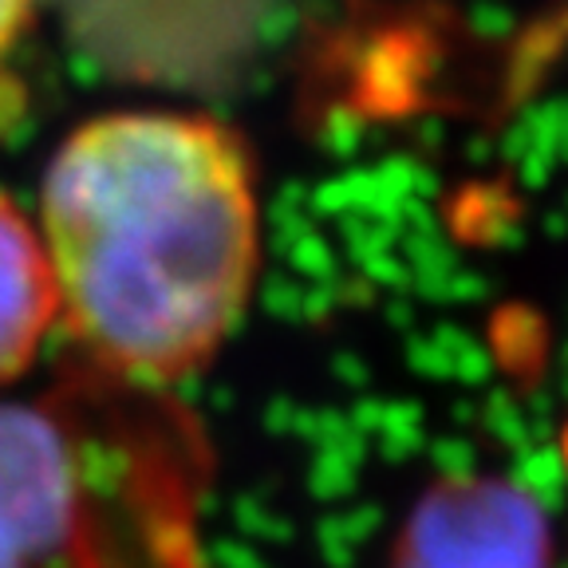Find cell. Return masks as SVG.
Here are the masks:
<instances>
[{
    "instance_id": "3",
    "label": "cell",
    "mask_w": 568,
    "mask_h": 568,
    "mask_svg": "<svg viewBox=\"0 0 568 568\" xmlns=\"http://www.w3.org/2000/svg\"><path fill=\"white\" fill-rule=\"evenodd\" d=\"M80 521V474L55 418L0 403V568H44Z\"/></svg>"
},
{
    "instance_id": "5",
    "label": "cell",
    "mask_w": 568,
    "mask_h": 568,
    "mask_svg": "<svg viewBox=\"0 0 568 568\" xmlns=\"http://www.w3.org/2000/svg\"><path fill=\"white\" fill-rule=\"evenodd\" d=\"M40 0H0V106L12 99L9 83V63L17 55L20 40H24L28 24H32V12Z\"/></svg>"
},
{
    "instance_id": "4",
    "label": "cell",
    "mask_w": 568,
    "mask_h": 568,
    "mask_svg": "<svg viewBox=\"0 0 568 568\" xmlns=\"http://www.w3.org/2000/svg\"><path fill=\"white\" fill-rule=\"evenodd\" d=\"M60 320L40 230L0 194V387L28 372Z\"/></svg>"
},
{
    "instance_id": "2",
    "label": "cell",
    "mask_w": 568,
    "mask_h": 568,
    "mask_svg": "<svg viewBox=\"0 0 568 568\" xmlns=\"http://www.w3.org/2000/svg\"><path fill=\"white\" fill-rule=\"evenodd\" d=\"M395 568H549V525L514 481H446L415 509Z\"/></svg>"
},
{
    "instance_id": "1",
    "label": "cell",
    "mask_w": 568,
    "mask_h": 568,
    "mask_svg": "<svg viewBox=\"0 0 568 568\" xmlns=\"http://www.w3.org/2000/svg\"><path fill=\"white\" fill-rule=\"evenodd\" d=\"M36 230L71 339L119 379L178 383L222 352L253 296V154L202 111L88 119L48 166Z\"/></svg>"
},
{
    "instance_id": "6",
    "label": "cell",
    "mask_w": 568,
    "mask_h": 568,
    "mask_svg": "<svg viewBox=\"0 0 568 568\" xmlns=\"http://www.w3.org/2000/svg\"><path fill=\"white\" fill-rule=\"evenodd\" d=\"M560 458H565V470H568V426H565V435H560Z\"/></svg>"
}]
</instances>
